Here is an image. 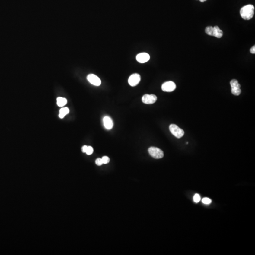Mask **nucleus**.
<instances>
[{
	"label": "nucleus",
	"mask_w": 255,
	"mask_h": 255,
	"mask_svg": "<svg viewBox=\"0 0 255 255\" xmlns=\"http://www.w3.org/2000/svg\"><path fill=\"white\" fill-rule=\"evenodd\" d=\"M254 10L255 8L253 5H247L241 9L240 14L244 20H250L254 16Z\"/></svg>",
	"instance_id": "1"
},
{
	"label": "nucleus",
	"mask_w": 255,
	"mask_h": 255,
	"mask_svg": "<svg viewBox=\"0 0 255 255\" xmlns=\"http://www.w3.org/2000/svg\"><path fill=\"white\" fill-rule=\"evenodd\" d=\"M169 129L172 134L178 139H180L184 135V130L174 124H172L170 125Z\"/></svg>",
	"instance_id": "2"
},
{
	"label": "nucleus",
	"mask_w": 255,
	"mask_h": 255,
	"mask_svg": "<svg viewBox=\"0 0 255 255\" xmlns=\"http://www.w3.org/2000/svg\"><path fill=\"white\" fill-rule=\"evenodd\" d=\"M148 153L150 155L155 159L162 158L164 157V152L160 149L155 147H150L149 148Z\"/></svg>",
	"instance_id": "3"
},
{
	"label": "nucleus",
	"mask_w": 255,
	"mask_h": 255,
	"mask_svg": "<svg viewBox=\"0 0 255 255\" xmlns=\"http://www.w3.org/2000/svg\"><path fill=\"white\" fill-rule=\"evenodd\" d=\"M230 85L231 86V91L232 94L235 96H239L241 92V85L236 79H232L231 81Z\"/></svg>",
	"instance_id": "4"
},
{
	"label": "nucleus",
	"mask_w": 255,
	"mask_h": 255,
	"mask_svg": "<svg viewBox=\"0 0 255 255\" xmlns=\"http://www.w3.org/2000/svg\"><path fill=\"white\" fill-rule=\"evenodd\" d=\"M157 100V97L155 94H145L142 98L143 103L145 104H150L155 103Z\"/></svg>",
	"instance_id": "5"
},
{
	"label": "nucleus",
	"mask_w": 255,
	"mask_h": 255,
	"mask_svg": "<svg viewBox=\"0 0 255 255\" xmlns=\"http://www.w3.org/2000/svg\"><path fill=\"white\" fill-rule=\"evenodd\" d=\"M176 84L173 81H167L164 83L162 86L163 91L167 92L173 91L176 88Z\"/></svg>",
	"instance_id": "6"
},
{
	"label": "nucleus",
	"mask_w": 255,
	"mask_h": 255,
	"mask_svg": "<svg viewBox=\"0 0 255 255\" xmlns=\"http://www.w3.org/2000/svg\"><path fill=\"white\" fill-rule=\"evenodd\" d=\"M141 78L139 74L134 73L130 75L128 79V82L129 85L132 87L137 86L140 82Z\"/></svg>",
	"instance_id": "7"
},
{
	"label": "nucleus",
	"mask_w": 255,
	"mask_h": 255,
	"mask_svg": "<svg viewBox=\"0 0 255 255\" xmlns=\"http://www.w3.org/2000/svg\"><path fill=\"white\" fill-rule=\"evenodd\" d=\"M87 79L90 83L96 86L101 85V81L98 77L93 74H90L87 76Z\"/></svg>",
	"instance_id": "8"
},
{
	"label": "nucleus",
	"mask_w": 255,
	"mask_h": 255,
	"mask_svg": "<svg viewBox=\"0 0 255 255\" xmlns=\"http://www.w3.org/2000/svg\"><path fill=\"white\" fill-rule=\"evenodd\" d=\"M136 59L139 63H145L150 60V56L146 53H142L137 55Z\"/></svg>",
	"instance_id": "9"
},
{
	"label": "nucleus",
	"mask_w": 255,
	"mask_h": 255,
	"mask_svg": "<svg viewBox=\"0 0 255 255\" xmlns=\"http://www.w3.org/2000/svg\"><path fill=\"white\" fill-rule=\"evenodd\" d=\"M103 123L105 128L108 130L112 129L113 126V120L109 116H105L104 117Z\"/></svg>",
	"instance_id": "10"
},
{
	"label": "nucleus",
	"mask_w": 255,
	"mask_h": 255,
	"mask_svg": "<svg viewBox=\"0 0 255 255\" xmlns=\"http://www.w3.org/2000/svg\"><path fill=\"white\" fill-rule=\"evenodd\" d=\"M223 36V31L220 29L219 27L217 26L213 27V36L217 38H221Z\"/></svg>",
	"instance_id": "11"
},
{
	"label": "nucleus",
	"mask_w": 255,
	"mask_h": 255,
	"mask_svg": "<svg viewBox=\"0 0 255 255\" xmlns=\"http://www.w3.org/2000/svg\"><path fill=\"white\" fill-rule=\"evenodd\" d=\"M67 103V100L65 98L59 97L57 98V104L58 107H62Z\"/></svg>",
	"instance_id": "12"
},
{
	"label": "nucleus",
	"mask_w": 255,
	"mask_h": 255,
	"mask_svg": "<svg viewBox=\"0 0 255 255\" xmlns=\"http://www.w3.org/2000/svg\"><path fill=\"white\" fill-rule=\"evenodd\" d=\"M69 112H70V111H69L68 108L64 107L61 108L60 110V113H59V117L61 119L63 118L65 115L68 114Z\"/></svg>",
	"instance_id": "13"
},
{
	"label": "nucleus",
	"mask_w": 255,
	"mask_h": 255,
	"mask_svg": "<svg viewBox=\"0 0 255 255\" xmlns=\"http://www.w3.org/2000/svg\"><path fill=\"white\" fill-rule=\"evenodd\" d=\"M205 32L206 34L209 36H213V27L212 26H209L206 28Z\"/></svg>",
	"instance_id": "14"
},
{
	"label": "nucleus",
	"mask_w": 255,
	"mask_h": 255,
	"mask_svg": "<svg viewBox=\"0 0 255 255\" xmlns=\"http://www.w3.org/2000/svg\"><path fill=\"white\" fill-rule=\"evenodd\" d=\"M201 199V197L198 194H196L193 197V200L195 203H199Z\"/></svg>",
	"instance_id": "15"
},
{
	"label": "nucleus",
	"mask_w": 255,
	"mask_h": 255,
	"mask_svg": "<svg viewBox=\"0 0 255 255\" xmlns=\"http://www.w3.org/2000/svg\"><path fill=\"white\" fill-rule=\"evenodd\" d=\"M93 151V148L92 147H91V146H88L86 153L88 155H90L92 154Z\"/></svg>",
	"instance_id": "16"
},
{
	"label": "nucleus",
	"mask_w": 255,
	"mask_h": 255,
	"mask_svg": "<svg viewBox=\"0 0 255 255\" xmlns=\"http://www.w3.org/2000/svg\"><path fill=\"white\" fill-rule=\"evenodd\" d=\"M202 203L206 205H209L212 202V200L209 198H205L202 200Z\"/></svg>",
	"instance_id": "17"
},
{
	"label": "nucleus",
	"mask_w": 255,
	"mask_h": 255,
	"mask_svg": "<svg viewBox=\"0 0 255 255\" xmlns=\"http://www.w3.org/2000/svg\"><path fill=\"white\" fill-rule=\"evenodd\" d=\"M102 160L103 164H107L110 162V158L107 156H103L102 158Z\"/></svg>",
	"instance_id": "18"
},
{
	"label": "nucleus",
	"mask_w": 255,
	"mask_h": 255,
	"mask_svg": "<svg viewBox=\"0 0 255 255\" xmlns=\"http://www.w3.org/2000/svg\"><path fill=\"white\" fill-rule=\"evenodd\" d=\"M96 164L97 165H98V166L102 165L103 164V162H102V158H98L96 160Z\"/></svg>",
	"instance_id": "19"
},
{
	"label": "nucleus",
	"mask_w": 255,
	"mask_h": 255,
	"mask_svg": "<svg viewBox=\"0 0 255 255\" xmlns=\"http://www.w3.org/2000/svg\"><path fill=\"white\" fill-rule=\"evenodd\" d=\"M87 148H88L87 145H84L83 147L82 148V151L83 153H86L87 150Z\"/></svg>",
	"instance_id": "20"
},
{
	"label": "nucleus",
	"mask_w": 255,
	"mask_h": 255,
	"mask_svg": "<svg viewBox=\"0 0 255 255\" xmlns=\"http://www.w3.org/2000/svg\"><path fill=\"white\" fill-rule=\"evenodd\" d=\"M250 52L251 53H252V54H255V46H253L251 47V48L250 49Z\"/></svg>",
	"instance_id": "21"
},
{
	"label": "nucleus",
	"mask_w": 255,
	"mask_h": 255,
	"mask_svg": "<svg viewBox=\"0 0 255 255\" xmlns=\"http://www.w3.org/2000/svg\"><path fill=\"white\" fill-rule=\"evenodd\" d=\"M201 2H204L206 1V0H199Z\"/></svg>",
	"instance_id": "22"
}]
</instances>
